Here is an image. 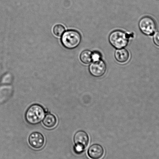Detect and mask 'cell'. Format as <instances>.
<instances>
[{"label":"cell","instance_id":"obj_1","mask_svg":"<svg viewBox=\"0 0 159 159\" xmlns=\"http://www.w3.org/2000/svg\"><path fill=\"white\" fill-rule=\"evenodd\" d=\"M44 107L38 104L31 105L25 112V119L29 124L35 125L39 124L45 116Z\"/></svg>","mask_w":159,"mask_h":159},{"label":"cell","instance_id":"obj_12","mask_svg":"<svg viewBox=\"0 0 159 159\" xmlns=\"http://www.w3.org/2000/svg\"><path fill=\"white\" fill-rule=\"evenodd\" d=\"M65 30V28L61 25H57L53 28V33L57 36L60 37L63 35Z\"/></svg>","mask_w":159,"mask_h":159},{"label":"cell","instance_id":"obj_10","mask_svg":"<svg viewBox=\"0 0 159 159\" xmlns=\"http://www.w3.org/2000/svg\"><path fill=\"white\" fill-rule=\"evenodd\" d=\"M43 124L48 129H52L56 126L57 119L54 115L50 113L45 116L43 121Z\"/></svg>","mask_w":159,"mask_h":159},{"label":"cell","instance_id":"obj_11","mask_svg":"<svg viewBox=\"0 0 159 159\" xmlns=\"http://www.w3.org/2000/svg\"><path fill=\"white\" fill-rule=\"evenodd\" d=\"M92 52L90 50L83 51L80 55V60L84 64H90L92 61Z\"/></svg>","mask_w":159,"mask_h":159},{"label":"cell","instance_id":"obj_14","mask_svg":"<svg viewBox=\"0 0 159 159\" xmlns=\"http://www.w3.org/2000/svg\"><path fill=\"white\" fill-rule=\"evenodd\" d=\"M153 41L156 46L159 47V32L154 34Z\"/></svg>","mask_w":159,"mask_h":159},{"label":"cell","instance_id":"obj_2","mask_svg":"<svg viewBox=\"0 0 159 159\" xmlns=\"http://www.w3.org/2000/svg\"><path fill=\"white\" fill-rule=\"evenodd\" d=\"M81 41L80 34L75 30H69L63 34L61 42L67 49H72L78 47Z\"/></svg>","mask_w":159,"mask_h":159},{"label":"cell","instance_id":"obj_9","mask_svg":"<svg viewBox=\"0 0 159 159\" xmlns=\"http://www.w3.org/2000/svg\"><path fill=\"white\" fill-rule=\"evenodd\" d=\"M129 53L127 49L124 48L118 49L116 51L115 58L118 62L124 64L129 61Z\"/></svg>","mask_w":159,"mask_h":159},{"label":"cell","instance_id":"obj_13","mask_svg":"<svg viewBox=\"0 0 159 159\" xmlns=\"http://www.w3.org/2000/svg\"><path fill=\"white\" fill-rule=\"evenodd\" d=\"M102 55L100 52L96 51L92 52V61H95L101 60Z\"/></svg>","mask_w":159,"mask_h":159},{"label":"cell","instance_id":"obj_3","mask_svg":"<svg viewBox=\"0 0 159 159\" xmlns=\"http://www.w3.org/2000/svg\"><path fill=\"white\" fill-rule=\"evenodd\" d=\"M129 37L128 34L123 31H114L109 36V41L110 44L115 48H123L127 46L129 43Z\"/></svg>","mask_w":159,"mask_h":159},{"label":"cell","instance_id":"obj_5","mask_svg":"<svg viewBox=\"0 0 159 159\" xmlns=\"http://www.w3.org/2000/svg\"><path fill=\"white\" fill-rule=\"evenodd\" d=\"M139 26L141 31L148 35H153L157 29L155 21L149 16H145L142 18L139 22Z\"/></svg>","mask_w":159,"mask_h":159},{"label":"cell","instance_id":"obj_7","mask_svg":"<svg viewBox=\"0 0 159 159\" xmlns=\"http://www.w3.org/2000/svg\"><path fill=\"white\" fill-rule=\"evenodd\" d=\"M29 143L34 149H41L44 146L45 139L44 136L38 132H34L30 134L29 137Z\"/></svg>","mask_w":159,"mask_h":159},{"label":"cell","instance_id":"obj_4","mask_svg":"<svg viewBox=\"0 0 159 159\" xmlns=\"http://www.w3.org/2000/svg\"><path fill=\"white\" fill-rule=\"evenodd\" d=\"M74 140L75 144L74 151L76 154L82 153L89 144V135L84 131H78L75 134Z\"/></svg>","mask_w":159,"mask_h":159},{"label":"cell","instance_id":"obj_8","mask_svg":"<svg viewBox=\"0 0 159 159\" xmlns=\"http://www.w3.org/2000/svg\"><path fill=\"white\" fill-rule=\"evenodd\" d=\"M88 155L92 159H100L103 157L104 150L101 145L94 144L89 148L88 151Z\"/></svg>","mask_w":159,"mask_h":159},{"label":"cell","instance_id":"obj_6","mask_svg":"<svg viewBox=\"0 0 159 159\" xmlns=\"http://www.w3.org/2000/svg\"><path fill=\"white\" fill-rule=\"evenodd\" d=\"M107 66L104 61L102 60L93 61L89 66V70L93 76L100 77L106 73Z\"/></svg>","mask_w":159,"mask_h":159}]
</instances>
